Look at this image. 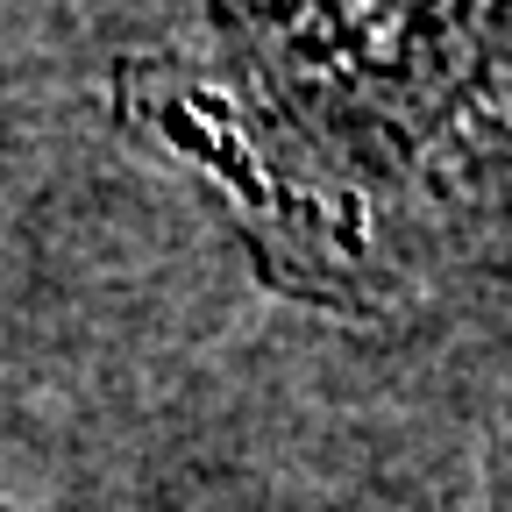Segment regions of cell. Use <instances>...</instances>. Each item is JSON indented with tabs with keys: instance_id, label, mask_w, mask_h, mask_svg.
<instances>
[{
	"instance_id": "1",
	"label": "cell",
	"mask_w": 512,
	"mask_h": 512,
	"mask_svg": "<svg viewBox=\"0 0 512 512\" xmlns=\"http://www.w3.org/2000/svg\"><path fill=\"white\" fill-rule=\"evenodd\" d=\"M0 512H15V505H8V498H0Z\"/></svg>"
}]
</instances>
